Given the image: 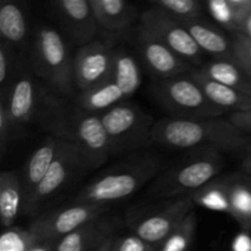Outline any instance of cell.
<instances>
[{
  "label": "cell",
  "instance_id": "836d02e7",
  "mask_svg": "<svg viewBox=\"0 0 251 251\" xmlns=\"http://www.w3.org/2000/svg\"><path fill=\"white\" fill-rule=\"evenodd\" d=\"M21 127L15 123L4 100H0V151L4 156L7 145L17 135Z\"/></svg>",
  "mask_w": 251,
  "mask_h": 251
},
{
  "label": "cell",
  "instance_id": "7c38bea8",
  "mask_svg": "<svg viewBox=\"0 0 251 251\" xmlns=\"http://www.w3.org/2000/svg\"><path fill=\"white\" fill-rule=\"evenodd\" d=\"M109 208L110 205L105 203L73 202L51 213L39 216L29 225V228L50 248V251H54V245L59 239L70 234L91 218L108 212Z\"/></svg>",
  "mask_w": 251,
  "mask_h": 251
},
{
  "label": "cell",
  "instance_id": "5b68a950",
  "mask_svg": "<svg viewBox=\"0 0 251 251\" xmlns=\"http://www.w3.org/2000/svg\"><path fill=\"white\" fill-rule=\"evenodd\" d=\"M48 132L75 142L90 169L98 168L113 156L112 142L100 114L88 112L76 104H66L51 123Z\"/></svg>",
  "mask_w": 251,
  "mask_h": 251
},
{
  "label": "cell",
  "instance_id": "ba28073f",
  "mask_svg": "<svg viewBox=\"0 0 251 251\" xmlns=\"http://www.w3.org/2000/svg\"><path fill=\"white\" fill-rule=\"evenodd\" d=\"M196 206L193 195L157 199L156 202L134 206L126 211L125 226L151 244L158 245Z\"/></svg>",
  "mask_w": 251,
  "mask_h": 251
},
{
  "label": "cell",
  "instance_id": "d6a6232c",
  "mask_svg": "<svg viewBox=\"0 0 251 251\" xmlns=\"http://www.w3.org/2000/svg\"><path fill=\"white\" fill-rule=\"evenodd\" d=\"M156 6L171 12L178 19H188L202 15L201 0H151Z\"/></svg>",
  "mask_w": 251,
  "mask_h": 251
},
{
  "label": "cell",
  "instance_id": "9a60e30c",
  "mask_svg": "<svg viewBox=\"0 0 251 251\" xmlns=\"http://www.w3.org/2000/svg\"><path fill=\"white\" fill-rule=\"evenodd\" d=\"M137 48L142 63L154 78L172 77L189 73L194 68V65L142 26L137 31Z\"/></svg>",
  "mask_w": 251,
  "mask_h": 251
},
{
  "label": "cell",
  "instance_id": "f546056e",
  "mask_svg": "<svg viewBox=\"0 0 251 251\" xmlns=\"http://www.w3.org/2000/svg\"><path fill=\"white\" fill-rule=\"evenodd\" d=\"M212 19L223 28L229 32H238L243 12L234 6L229 0H201Z\"/></svg>",
  "mask_w": 251,
  "mask_h": 251
},
{
  "label": "cell",
  "instance_id": "8fae6325",
  "mask_svg": "<svg viewBox=\"0 0 251 251\" xmlns=\"http://www.w3.org/2000/svg\"><path fill=\"white\" fill-rule=\"evenodd\" d=\"M140 26L163 42L194 66L205 61L206 54L194 41L183 22L171 12L154 6L146 10L140 17Z\"/></svg>",
  "mask_w": 251,
  "mask_h": 251
},
{
  "label": "cell",
  "instance_id": "e575fe53",
  "mask_svg": "<svg viewBox=\"0 0 251 251\" xmlns=\"http://www.w3.org/2000/svg\"><path fill=\"white\" fill-rule=\"evenodd\" d=\"M233 56L251 78V39L240 32H230Z\"/></svg>",
  "mask_w": 251,
  "mask_h": 251
},
{
  "label": "cell",
  "instance_id": "83f0119b",
  "mask_svg": "<svg viewBox=\"0 0 251 251\" xmlns=\"http://www.w3.org/2000/svg\"><path fill=\"white\" fill-rule=\"evenodd\" d=\"M191 195L196 206L220 211V212H228L227 184H226V176L222 174L213 178Z\"/></svg>",
  "mask_w": 251,
  "mask_h": 251
},
{
  "label": "cell",
  "instance_id": "7402d4cb",
  "mask_svg": "<svg viewBox=\"0 0 251 251\" xmlns=\"http://www.w3.org/2000/svg\"><path fill=\"white\" fill-rule=\"evenodd\" d=\"M25 190L21 176L14 171L0 174V220L2 228L15 225L19 215L24 213Z\"/></svg>",
  "mask_w": 251,
  "mask_h": 251
},
{
  "label": "cell",
  "instance_id": "30bf717a",
  "mask_svg": "<svg viewBox=\"0 0 251 251\" xmlns=\"http://www.w3.org/2000/svg\"><path fill=\"white\" fill-rule=\"evenodd\" d=\"M90 171L82 152L75 142L61 137L60 146L48 172L24 206V215L38 216L49 201L68 188L78 174Z\"/></svg>",
  "mask_w": 251,
  "mask_h": 251
},
{
  "label": "cell",
  "instance_id": "f1b7e54d",
  "mask_svg": "<svg viewBox=\"0 0 251 251\" xmlns=\"http://www.w3.org/2000/svg\"><path fill=\"white\" fill-rule=\"evenodd\" d=\"M198 229V215L195 208L191 210L173 230L168 237L158 245L161 251H184L191 247L196 237Z\"/></svg>",
  "mask_w": 251,
  "mask_h": 251
},
{
  "label": "cell",
  "instance_id": "8992f818",
  "mask_svg": "<svg viewBox=\"0 0 251 251\" xmlns=\"http://www.w3.org/2000/svg\"><path fill=\"white\" fill-rule=\"evenodd\" d=\"M31 69L37 77L58 93L73 95L76 90L74 65L60 32L48 25L37 26L31 42Z\"/></svg>",
  "mask_w": 251,
  "mask_h": 251
},
{
  "label": "cell",
  "instance_id": "603a6c76",
  "mask_svg": "<svg viewBox=\"0 0 251 251\" xmlns=\"http://www.w3.org/2000/svg\"><path fill=\"white\" fill-rule=\"evenodd\" d=\"M208 77L230 86L238 91L251 95V78L240 64L233 59L213 58L196 66Z\"/></svg>",
  "mask_w": 251,
  "mask_h": 251
},
{
  "label": "cell",
  "instance_id": "484cf974",
  "mask_svg": "<svg viewBox=\"0 0 251 251\" xmlns=\"http://www.w3.org/2000/svg\"><path fill=\"white\" fill-rule=\"evenodd\" d=\"M135 14L126 0H100L98 24L110 32H122L131 25Z\"/></svg>",
  "mask_w": 251,
  "mask_h": 251
},
{
  "label": "cell",
  "instance_id": "9c48e42d",
  "mask_svg": "<svg viewBox=\"0 0 251 251\" xmlns=\"http://www.w3.org/2000/svg\"><path fill=\"white\" fill-rule=\"evenodd\" d=\"M112 142L113 154L141 151L152 145V130L156 120L139 105L120 102L100 113Z\"/></svg>",
  "mask_w": 251,
  "mask_h": 251
},
{
  "label": "cell",
  "instance_id": "44dd1931",
  "mask_svg": "<svg viewBox=\"0 0 251 251\" xmlns=\"http://www.w3.org/2000/svg\"><path fill=\"white\" fill-rule=\"evenodd\" d=\"M196 82L200 85L208 100L226 112H243L251 109V95L238 91L230 86L208 77L207 75L194 66L190 71Z\"/></svg>",
  "mask_w": 251,
  "mask_h": 251
},
{
  "label": "cell",
  "instance_id": "4316f807",
  "mask_svg": "<svg viewBox=\"0 0 251 251\" xmlns=\"http://www.w3.org/2000/svg\"><path fill=\"white\" fill-rule=\"evenodd\" d=\"M0 251H50L38 235L29 228L11 226L4 228L0 235Z\"/></svg>",
  "mask_w": 251,
  "mask_h": 251
},
{
  "label": "cell",
  "instance_id": "7a4b0ae2",
  "mask_svg": "<svg viewBox=\"0 0 251 251\" xmlns=\"http://www.w3.org/2000/svg\"><path fill=\"white\" fill-rule=\"evenodd\" d=\"M162 158L153 152H139L120 161L83 186L71 202H119L136 194L158 176Z\"/></svg>",
  "mask_w": 251,
  "mask_h": 251
},
{
  "label": "cell",
  "instance_id": "d4e9b609",
  "mask_svg": "<svg viewBox=\"0 0 251 251\" xmlns=\"http://www.w3.org/2000/svg\"><path fill=\"white\" fill-rule=\"evenodd\" d=\"M124 100L126 98L122 88L112 78H109L95 87L78 92V95L76 96L75 104L88 112L100 114Z\"/></svg>",
  "mask_w": 251,
  "mask_h": 251
},
{
  "label": "cell",
  "instance_id": "74e56055",
  "mask_svg": "<svg viewBox=\"0 0 251 251\" xmlns=\"http://www.w3.org/2000/svg\"><path fill=\"white\" fill-rule=\"evenodd\" d=\"M240 171L251 176V151L248 152V153L243 157L242 164H240Z\"/></svg>",
  "mask_w": 251,
  "mask_h": 251
},
{
  "label": "cell",
  "instance_id": "4dcf8cb0",
  "mask_svg": "<svg viewBox=\"0 0 251 251\" xmlns=\"http://www.w3.org/2000/svg\"><path fill=\"white\" fill-rule=\"evenodd\" d=\"M19 53L9 42L0 38V86L1 95L9 90L10 85L19 74Z\"/></svg>",
  "mask_w": 251,
  "mask_h": 251
},
{
  "label": "cell",
  "instance_id": "52a82bcc",
  "mask_svg": "<svg viewBox=\"0 0 251 251\" xmlns=\"http://www.w3.org/2000/svg\"><path fill=\"white\" fill-rule=\"evenodd\" d=\"M150 93L169 117L203 119L222 117L227 113L208 100L190 71L172 77L154 78Z\"/></svg>",
  "mask_w": 251,
  "mask_h": 251
},
{
  "label": "cell",
  "instance_id": "3957f363",
  "mask_svg": "<svg viewBox=\"0 0 251 251\" xmlns=\"http://www.w3.org/2000/svg\"><path fill=\"white\" fill-rule=\"evenodd\" d=\"M226 163L225 153L215 147L189 150L183 158L156 179L150 189V196L169 199L191 195L222 174Z\"/></svg>",
  "mask_w": 251,
  "mask_h": 251
},
{
  "label": "cell",
  "instance_id": "f35d334b",
  "mask_svg": "<svg viewBox=\"0 0 251 251\" xmlns=\"http://www.w3.org/2000/svg\"><path fill=\"white\" fill-rule=\"evenodd\" d=\"M229 1L242 12H244L251 6V0H229Z\"/></svg>",
  "mask_w": 251,
  "mask_h": 251
},
{
  "label": "cell",
  "instance_id": "d6986e66",
  "mask_svg": "<svg viewBox=\"0 0 251 251\" xmlns=\"http://www.w3.org/2000/svg\"><path fill=\"white\" fill-rule=\"evenodd\" d=\"M60 141L61 137L49 134L27 159L21 176L25 190V203L31 198L32 194L34 193L36 188L48 172L51 162L54 161L56 153H58Z\"/></svg>",
  "mask_w": 251,
  "mask_h": 251
},
{
  "label": "cell",
  "instance_id": "2e32d148",
  "mask_svg": "<svg viewBox=\"0 0 251 251\" xmlns=\"http://www.w3.org/2000/svg\"><path fill=\"white\" fill-rule=\"evenodd\" d=\"M54 4L74 42L82 46L93 41L100 26L90 0H54Z\"/></svg>",
  "mask_w": 251,
  "mask_h": 251
},
{
  "label": "cell",
  "instance_id": "ab89813d",
  "mask_svg": "<svg viewBox=\"0 0 251 251\" xmlns=\"http://www.w3.org/2000/svg\"><path fill=\"white\" fill-rule=\"evenodd\" d=\"M249 176H250V174H249Z\"/></svg>",
  "mask_w": 251,
  "mask_h": 251
},
{
  "label": "cell",
  "instance_id": "d590c367",
  "mask_svg": "<svg viewBox=\"0 0 251 251\" xmlns=\"http://www.w3.org/2000/svg\"><path fill=\"white\" fill-rule=\"evenodd\" d=\"M228 118L242 131L251 136V109L243 110V112H233L228 115Z\"/></svg>",
  "mask_w": 251,
  "mask_h": 251
},
{
  "label": "cell",
  "instance_id": "cb8c5ba5",
  "mask_svg": "<svg viewBox=\"0 0 251 251\" xmlns=\"http://www.w3.org/2000/svg\"><path fill=\"white\" fill-rule=\"evenodd\" d=\"M113 81L122 88L125 98L135 95L142 83V74L137 59L124 48H115L113 56Z\"/></svg>",
  "mask_w": 251,
  "mask_h": 251
},
{
  "label": "cell",
  "instance_id": "ffe728a7",
  "mask_svg": "<svg viewBox=\"0 0 251 251\" xmlns=\"http://www.w3.org/2000/svg\"><path fill=\"white\" fill-rule=\"evenodd\" d=\"M228 215L244 232L251 230V176L240 171L227 174Z\"/></svg>",
  "mask_w": 251,
  "mask_h": 251
},
{
  "label": "cell",
  "instance_id": "5bb4252c",
  "mask_svg": "<svg viewBox=\"0 0 251 251\" xmlns=\"http://www.w3.org/2000/svg\"><path fill=\"white\" fill-rule=\"evenodd\" d=\"M125 220L108 212L91 218L54 245V251H100L108 239L120 233Z\"/></svg>",
  "mask_w": 251,
  "mask_h": 251
},
{
  "label": "cell",
  "instance_id": "277c9868",
  "mask_svg": "<svg viewBox=\"0 0 251 251\" xmlns=\"http://www.w3.org/2000/svg\"><path fill=\"white\" fill-rule=\"evenodd\" d=\"M1 100L21 129L36 123L48 130L66 105L54 88L37 80L32 70L20 71L9 90L1 95Z\"/></svg>",
  "mask_w": 251,
  "mask_h": 251
},
{
  "label": "cell",
  "instance_id": "1f68e13d",
  "mask_svg": "<svg viewBox=\"0 0 251 251\" xmlns=\"http://www.w3.org/2000/svg\"><path fill=\"white\" fill-rule=\"evenodd\" d=\"M156 245L151 244L140 235L130 232L129 234L117 233L102 245L100 251H156Z\"/></svg>",
  "mask_w": 251,
  "mask_h": 251
},
{
  "label": "cell",
  "instance_id": "4fadbf2b",
  "mask_svg": "<svg viewBox=\"0 0 251 251\" xmlns=\"http://www.w3.org/2000/svg\"><path fill=\"white\" fill-rule=\"evenodd\" d=\"M114 49L110 42L105 41H91L77 49L73 56V65L74 81L78 92L109 80Z\"/></svg>",
  "mask_w": 251,
  "mask_h": 251
},
{
  "label": "cell",
  "instance_id": "6da1fadb",
  "mask_svg": "<svg viewBox=\"0 0 251 251\" xmlns=\"http://www.w3.org/2000/svg\"><path fill=\"white\" fill-rule=\"evenodd\" d=\"M152 142L166 149L189 151L215 147L223 153L244 157L251 151V136L245 134L229 118L203 119L167 117L154 123Z\"/></svg>",
  "mask_w": 251,
  "mask_h": 251
},
{
  "label": "cell",
  "instance_id": "ac0fdd59",
  "mask_svg": "<svg viewBox=\"0 0 251 251\" xmlns=\"http://www.w3.org/2000/svg\"><path fill=\"white\" fill-rule=\"evenodd\" d=\"M0 38L19 51L29 41V14L26 0H0Z\"/></svg>",
  "mask_w": 251,
  "mask_h": 251
},
{
  "label": "cell",
  "instance_id": "8d00e7d4",
  "mask_svg": "<svg viewBox=\"0 0 251 251\" xmlns=\"http://www.w3.org/2000/svg\"><path fill=\"white\" fill-rule=\"evenodd\" d=\"M238 32H240L242 34H244L245 37L251 39V6L249 9L245 10L243 12L242 20H240V26Z\"/></svg>",
  "mask_w": 251,
  "mask_h": 251
},
{
  "label": "cell",
  "instance_id": "e0dca14e",
  "mask_svg": "<svg viewBox=\"0 0 251 251\" xmlns=\"http://www.w3.org/2000/svg\"><path fill=\"white\" fill-rule=\"evenodd\" d=\"M179 20L188 28L194 41L206 55L222 59L234 58L232 37L227 36L220 25L203 19L202 15Z\"/></svg>",
  "mask_w": 251,
  "mask_h": 251
}]
</instances>
